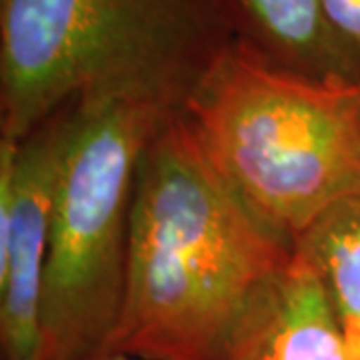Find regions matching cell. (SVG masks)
Masks as SVG:
<instances>
[{"label": "cell", "instance_id": "obj_1", "mask_svg": "<svg viewBox=\"0 0 360 360\" xmlns=\"http://www.w3.org/2000/svg\"><path fill=\"white\" fill-rule=\"evenodd\" d=\"M290 255L210 167L180 106L139 160L124 300L103 352L220 360L246 302Z\"/></svg>", "mask_w": 360, "mask_h": 360}, {"label": "cell", "instance_id": "obj_2", "mask_svg": "<svg viewBox=\"0 0 360 360\" xmlns=\"http://www.w3.org/2000/svg\"><path fill=\"white\" fill-rule=\"evenodd\" d=\"M354 89L290 75L234 39L182 115L231 193L292 246L328 206L360 191Z\"/></svg>", "mask_w": 360, "mask_h": 360}, {"label": "cell", "instance_id": "obj_3", "mask_svg": "<svg viewBox=\"0 0 360 360\" xmlns=\"http://www.w3.org/2000/svg\"><path fill=\"white\" fill-rule=\"evenodd\" d=\"M232 40L214 0H0V136L90 94L184 103Z\"/></svg>", "mask_w": 360, "mask_h": 360}, {"label": "cell", "instance_id": "obj_4", "mask_svg": "<svg viewBox=\"0 0 360 360\" xmlns=\"http://www.w3.org/2000/svg\"><path fill=\"white\" fill-rule=\"evenodd\" d=\"M72 136L42 284V360H89L124 300L130 212L142 150L182 103L144 92L72 101Z\"/></svg>", "mask_w": 360, "mask_h": 360}, {"label": "cell", "instance_id": "obj_5", "mask_svg": "<svg viewBox=\"0 0 360 360\" xmlns=\"http://www.w3.org/2000/svg\"><path fill=\"white\" fill-rule=\"evenodd\" d=\"M70 136L68 103L18 144L11 217L0 229L2 360H42V284Z\"/></svg>", "mask_w": 360, "mask_h": 360}, {"label": "cell", "instance_id": "obj_6", "mask_svg": "<svg viewBox=\"0 0 360 360\" xmlns=\"http://www.w3.org/2000/svg\"><path fill=\"white\" fill-rule=\"evenodd\" d=\"M220 360H352L309 260L290 258L246 302Z\"/></svg>", "mask_w": 360, "mask_h": 360}, {"label": "cell", "instance_id": "obj_7", "mask_svg": "<svg viewBox=\"0 0 360 360\" xmlns=\"http://www.w3.org/2000/svg\"><path fill=\"white\" fill-rule=\"evenodd\" d=\"M214 2L234 39L272 66L324 84H360V54L328 22L321 0Z\"/></svg>", "mask_w": 360, "mask_h": 360}, {"label": "cell", "instance_id": "obj_8", "mask_svg": "<svg viewBox=\"0 0 360 360\" xmlns=\"http://www.w3.org/2000/svg\"><path fill=\"white\" fill-rule=\"evenodd\" d=\"M292 250L309 260L352 360H360V191L328 206Z\"/></svg>", "mask_w": 360, "mask_h": 360}, {"label": "cell", "instance_id": "obj_9", "mask_svg": "<svg viewBox=\"0 0 360 360\" xmlns=\"http://www.w3.org/2000/svg\"><path fill=\"white\" fill-rule=\"evenodd\" d=\"M328 22L360 54V0H321Z\"/></svg>", "mask_w": 360, "mask_h": 360}, {"label": "cell", "instance_id": "obj_10", "mask_svg": "<svg viewBox=\"0 0 360 360\" xmlns=\"http://www.w3.org/2000/svg\"><path fill=\"white\" fill-rule=\"evenodd\" d=\"M89 360H141V359H134V356L122 354V352H98V354H94V356Z\"/></svg>", "mask_w": 360, "mask_h": 360}, {"label": "cell", "instance_id": "obj_11", "mask_svg": "<svg viewBox=\"0 0 360 360\" xmlns=\"http://www.w3.org/2000/svg\"><path fill=\"white\" fill-rule=\"evenodd\" d=\"M354 106H356V115H359V122H360V86L354 89Z\"/></svg>", "mask_w": 360, "mask_h": 360}]
</instances>
